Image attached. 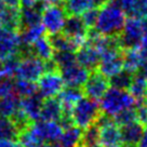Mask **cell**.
<instances>
[{"label": "cell", "mask_w": 147, "mask_h": 147, "mask_svg": "<svg viewBox=\"0 0 147 147\" xmlns=\"http://www.w3.org/2000/svg\"><path fill=\"white\" fill-rule=\"evenodd\" d=\"M125 18L127 12L120 5L119 0H108L98 7L96 21L92 29L105 36H118L123 27Z\"/></svg>", "instance_id": "obj_1"}, {"label": "cell", "mask_w": 147, "mask_h": 147, "mask_svg": "<svg viewBox=\"0 0 147 147\" xmlns=\"http://www.w3.org/2000/svg\"><path fill=\"white\" fill-rule=\"evenodd\" d=\"M98 104L103 115L114 118L122 110L135 108L138 102L128 90L110 86L104 95L100 98Z\"/></svg>", "instance_id": "obj_2"}, {"label": "cell", "mask_w": 147, "mask_h": 147, "mask_svg": "<svg viewBox=\"0 0 147 147\" xmlns=\"http://www.w3.org/2000/svg\"><path fill=\"white\" fill-rule=\"evenodd\" d=\"M101 114V108L97 101L83 95L71 108L69 118L71 123L84 130L96 123Z\"/></svg>", "instance_id": "obj_3"}, {"label": "cell", "mask_w": 147, "mask_h": 147, "mask_svg": "<svg viewBox=\"0 0 147 147\" xmlns=\"http://www.w3.org/2000/svg\"><path fill=\"white\" fill-rule=\"evenodd\" d=\"M46 71V62L29 52H23L20 55L15 76L18 78L36 82Z\"/></svg>", "instance_id": "obj_4"}, {"label": "cell", "mask_w": 147, "mask_h": 147, "mask_svg": "<svg viewBox=\"0 0 147 147\" xmlns=\"http://www.w3.org/2000/svg\"><path fill=\"white\" fill-rule=\"evenodd\" d=\"M96 69L108 79L123 70V49L120 43L102 52Z\"/></svg>", "instance_id": "obj_5"}, {"label": "cell", "mask_w": 147, "mask_h": 147, "mask_svg": "<svg viewBox=\"0 0 147 147\" xmlns=\"http://www.w3.org/2000/svg\"><path fill=\"white\" fill-rule=\"evenodd\" d=\"M101 147H122L124 145L120 125L113 118L103 116L96 122Z\"/></svg>", "instance_id": "obj_6"}, {"label": "cell", "mask_w": 147, "mask_h": 147, "mask_svg": "<svg viewBox=\"0 0 147 147\" xmlns=\"http://www.w3.org/2000/svg\"><path fill=\"white\" fill-rule=\"evenodd\" d=\"M144 22L145 20L131 14L129 18H125L123 27L118 35V40L122 49L140 46L144 30Z\"/></svg>", "instance_id": "obj_7"}, {"label": "cell", "mask_w": 147, "mask_h": 147, "mask_svg": "<svg viewBox=\"0 0 147 147\" xmlns=\"http://www.w3.org/2000/svg\"><path fill=\"white\" fill-rule=\"evenodd\" d=\"M67 13L61 5H49L41 10L40 23L49 36H54L63 32Z\"/></svg>", "instance_id": "obj_8"}, {"label": "cell", "mask_w": 147, "mask_h": 147, "mask_svg": "<svg viewBox=\"0 0 147 147\" xmlns=\"http://www.w3.org/2000/svg\"><path fill=\"white\" fill-rule=\"evenodd\" d=\"M21 54L22 43L18 30L0 27V59L3 61Z\"/></svg>", "instance_id": "obj_9"}, {"label": "cell", "mask_w": 147, "mask_h": 147, "mask_svg": "<svg viewBox=\"0 0 147 147\" xmlns=\"http://www.w3.org/2000/svg\"><path fill=\"white\" fill-rule=\"evenodd\" d=\"M38 93L43 98L55 97L65 87L64 80L61 76L59 69L46 70L37 80Z\"/></svg>", "instance_id": "obj_10"}, {"label": "cell", "mask_w": 147, "mask_h": 147, "mask_svg": "<svg viewBox=\"0 0 147 147\" xmlns=\"http://www.w3.org/2000/svg\"><path fill=\"white\" fill-rule=\"evenodd\" d=\"M109 87V79L102 75L97 69H94L89 75L87 81L81 88L84 96L100 101V98L104 95V93L108 90Z\"/></svg>", "instance_id": "obj_11"}, {"label": "cell", "mask_w": 147, "mask_h": 147, "mask_svg": "<svg viewBox=\"0 0 147 147\" xmlns=\"http://www.w3.org/2000/svg\"><path fill=\"white\" fill-rule=\"evenodd\" d=\"M89 32H90V29L84 25L80 16L67 15L62 32L69 37L79 48L82 46L83 43H86V41L88 40Z\"/></svg>", "instance_id": "obj_12"}, {"label": "cell", "mask_w": 147, "mask_h": 147, "mask_svg": "<svg viewBox=\"0 0 147 147\" xmlns=\"http://www.w3.org/2000/svg\"><path fill=\"white\" fill-rule=\"evenodd\" d=\"M59 71L64 80L65 86L75 88L82 87L90 75V70L79 64L77 61L63 68H60Z\"/></svg>", "instance_id": "obj_13"}, {"label": "cell", "mask_w": 147, "mask_h": 147, "mask_svg": "<svg viewBox=\"0 0 147 147\" xmlns=\"http://www.w3.org/2000/svg\"><path fill=\"white\" fill-rule=\"evenodd\" d=\"M32 127L43 143L59 142L63 132V125L59 121L37 120L32 122Z\"/></svg>", "instance_id": "obj_14"}, {"label": "cell", "mask_w": 147, "mask_h": 147, "mask_svg": "<svg viewBox=\"0 0 147 147\" xmlns=\"http://www.w3.org/2000/svg\"><path fill=\"white\" fill-rule=\"evenodd\" d=\"M75 55H76L77 62L87 69L94 70L97 68L101 55L96 50V48L89 40H87L86 43H83L82 46L75 52Z\"/></svg>", "instance_id": "obj_15"}, {"label": "cell", "mask_w": 147, "mask_h": 147, "mask_svg": "<svg viewBox=\"0 0 147 147\" xmlns=\"http://www.w3.org/2000/svg\"><path fill=\"white\" fill-rule=\"evenodd\" d=\"M43 100L45 98L38 92L29 95V96L21 97L20 107L30 122L37 121L40 118V111H41Z\"/></svg>", "instance_id": "obj_16"}, {"label": "cell", "mask_w": 147, "mask_h": 147, "mask_svg": "<svg viewBox=\"0 0 147 147\" xmlns=\"http://www.w3.org/2000/svg\"><path fill=\"white\" fill-rule=\"evenodd\" d=\"M65 113L63 107L61 105L60 101L55 97H49L43 100L40 111V118L39 120H47V121H59L64 118Z\"/></svg>", "instance_id": "obj_17"}, {"label": "cell", "mask_w": 147, "mask_h": 147, "mask_svg": "<svg viewBox=\"0 0 147 147\" xmlns=\"http://www.w3.org/2000/svg\"><path fill=\"white\" fill-rule=\"evenodd\" d=\"M59 101L61 105L64 109L65 115L69 117V113L73 108L75 104L83 96V92L81 88H75V87H66L63 88V90L57 94Z\"/></svg>", "instance_id": "obj_18"}, {"label": "cell", "mask_w": 147, "mask_h": 147, "mask_svg": "<svg viewBox=\"0 0 147 147\" xmlns=\"http://www.w3.org/2000/svg\"><path fill=\"white\" fill-rule=\"evenodd\" d=\"M27 51L45 62L52 60L53 54H54V48L51 43L50 37L46 36V35L38 38L36 41L28 48Z\"/></svg>", "instance_id": "obj_19"}, {"label": "cell", "mask_w": 147, "mask_h": 147, "mask_svg": "<svg viewBox=\"0 0 147 147\" xmlns=\"http://www.w3.org/2000/svg\"><path fill=\"white\" fill-rule=\"evenodd\" d=\"M18 32H20V38H21V43H22V52L27 50L38 38L46 35V30L41 23L21 28Z\"/></svg>", "instance_id": "obj_20"}, {"label": "cell", "mask_w": 147, "mask_h": 147, "mask_svg": "<svg viewBox=\"0 0 147 147\" xmlns=\"http://www.w3.org/2000/svg\"><path fill=\"white\" fill-rule=\"evenodd\" d=\"M144 125L141 124L138 120H134L132 122L120 125L122 141L124 145H136L138 141L141 138Z\"/></svg>", "instance_id": "obj_21"}, {"label": "cell", "mask_w": 147, "mask_h": 147, "mask_svg": "<svg viewBox=\"0 0 147 147\" xmlns=\"http://www.w3.org/2000/svg\"><path fill=\"white\" fill-rule=\"evenodd\" d=\"M82 129L70 123L63 128V132L60 138V144L63 147H78L81 141Z\"/></svg>", "instance_id": "obj_22"}, {"label": "cell", "mask_w": 147, "mask_h": 147, "mask_svg": "<svg viewBox=\"0 0 147 147\" xmlns=\"http://www.w3.org/2000/svg\"><path fill=\"white\" fill-rule=\"evenodd\" d=\"M128 91L135 97L138 103H142L143 97L147 92V76L142 73H135L132 76Z\"/></svg>", "instance_id": "obj_23"}, {"label": "cell", "mask_w": 147, "mask_h": 147, "mask_svg": "<svg viewBox=\"0 0 147 147\" xmlns=\"http://www.w3.org/2000/svg\"><path fill=\"white\" fill-rule=\"evenodd\" d=\"M41 8L39 5L35 7H22L20 10V24L21 27H27L30 25L40 23L41 20Z\"/></svg>", "instance_id": "obj_24"}, {"label": "cell", "mask_w": 147, "mask_h": 147, "mask_svg": "<svg viewBox=\"0 0 147 147\" xmlns=\"http://www.w3.org/2000/svg\"><path fill=\"white\" fill-rule=\"evenodd\" d=\"M16 140L21 143L23 147H40L41 144H43L41 138L34 131L32 123H29L18 131Z\"/></svg>", "instance_id": "obj_25"}, {"label": "cell", "mask_w": 147, "mask_h": 147, "mask_svg": "<svg viewBox=\"0 0 147 147\" xmlns=\"http://www.w3.org/2000/svg\"><path fill=\"white\" fill-rule=\"evenodd\" d=\"M20 100L14 93L0 97V117L11 118L20 108Z\"/></svg>", "instance_id": "obj_26"}, {"label": "cell", "mask_w": 147, "mask_h": 147, "mask_svg": "<svg viewBox=\"0 0 147 147\" xmlns=\"http://www.w3.org/2000/svg\"><path fill=\"white\" fill-rule=\"evenodd\" d=\"M0 27H7L20 30V8H8L5 7L0 16Z\"/></svg>", "instance_id": "obj_27"}, {"label": "cell", "mask_w": 147, "mask_h": 147, "mask_svg": "<svg viewBox=\"0 0 147 147\" xmlns=\"http://www.w3.org/2000/svg\"><path fill=\"white\" fill-rule=\"evenodd\" d=\"M93 7H96L94 3V0H66L64 9L67 15L80 16L81 14Z\"/></svg>", "instance_id": "obj_28"}, {"label": "cell", "mask_w": 147, "mask_h": 147, "mask_svg": "<svg viewBox=\"0 0 147 147\" xmlns=\"http://www.w3.org/2000/svg\"><path fill=\"white\" fill-rule=\"evenodd\" d=\"M50 40L52 46L54 48V51H69V52H76L79 49V47L75 42L64 35L63 32L50 36Z\"/></svg>", "instance_id": "obj_29"}, {"label": "cell", "mask_w": 147, "mask_h": 147, "mask_svg": "<svg viewBox=\"0 0 147 147\" xmlns=\"http://www.w3.org/2000/svg\"><path fill=\"white\" fill-rule=\"evenodd\" d=\"M38 92L36 82L25 80V79L18 78L13 82V93L16 94L18 97L29 96L32 94H35Z\"/></svg>", "instance_id": "obj_30"}, {"label": "cell", "mask_w": 147, "mask_h": 147, "mask_svg": "<svg viewBox=\"0 0 147 147\" xmlns=\"http://www.w3.org/2000/svg\"><path fill=\"white\" fill-rule=\"evenodd\" d=\"M78 147H101L96 123L84 129V131H82L81 141Z\"/></svg>", "instance_id": "obj_31"}, {"label": "cell", "mask_w": 147, "mask_h": 147, "mask_svg": "<svg viewBox=\"0 0 147 147\" xmlns=\"http://www.w3.org/2000/svg\"><path fill=\"white\" fill-rule=\"evenodd\" d=\"M18 129L10 118L0 117V138H13L18 136Z\"/></svg>", "instance_id": "obj_32"}, {"label": "cell", "mask_w": 147, "mask_h": 147, "mask_svg": "<svg viewBox=\"0 0 147 147\" xmlns=\"http://www.w3.org/2000/svg\"><path fill=\"white\" fill-rule=\"evenodd\" d=\"M132 74H130L127 70H121L120 73L117 75L113 76L109 78V84L111 87L118 88V89H123V90H128L129 86L132 80Z\"/></svg>", "instance_id": "obj_33"}, {"label": "cell", "mask_w": 147, "mask_h": 147, "mask_svg": "<svg viewBox=\"0 0 147 147\" xmlns=\"http://www.w3.org/2000/svg\"><path fill=\"white\" fill-rule=\"evenodd\" d=\"M13 77L0 74V97L13 93Z\"/></svg>", "instance_id": "obj_34"}, {"label": "cell", "mask_w": 147, "mask_h": 147, "mask_svg": "<svg viewBox=\"0 0 147 147\" xmlns=\"http://www.w3.org/2000/svg\"><path fill=\"white\" fill-rule=\"evenodd\" d=\"M97 12H98V8L97 7H93V8L89 9L88 11H86L84 13L80 15V18H81L82 22L84 23V25L90 30L94 27V24H95V21H96L97 18Z\"/></svg>", "instance_id": "obj_35"}, {"label": "cell", "mask_w": 147, "mask_h": 147, "mask_svg": "<svg viewBox=\"0 0 147 147\" xmlns=\"http://www.w3.org/2000/svg\"><path fill=\"white\" fill-rule=\"evenodd\" d=\"M129 14L135 15L142 20H147V0H138Z\"/></svg>", "instance_id": "obj_36"}, {"label": "cell", "mask_w": 147, "mask_h": 147, "mask_svg": "<svg viewBox=\"0 0 147 147\" xmlns=\"http://www.w3.org/2000/svg\"><path fill=\"white\" fill-rule=\"evenodd\" d=\"M136 120L143 125H146L147 124V108L143 105L142 103H138L136 107Z\"/></svg>", "instance_id": "obj_37"}, {"label": "cell", "mask_w": 147, "mask_h": 147, "mask_svg": "<svg viewBox=\"0 0 147 147\" xmlns=\"http://www.w3.org/2000/svg\"><path fill=\"white\" fill-rule=\"evenodd\" d=\"M0 147H23L18 141L13 138H0Z\"/></svg>", "instance_id": "obj_38"}, {"label": "cell", "mask_w": 147, "mask_h": 147, "mask_svg": "<svg viewBox=\"0 0 147 147\" xmlns=\"http://www.w3.org/2000/svg\"><path fill=\"white\" fill-rule=\"evenodd\" d=\"M143 50V49H142ZM138 73H142L147 76V50L142 51V57H141V64Z\"/></svg>", "instance_id": "obj_39"}, {"label": "cell", "mask_w": 147, "mask_h": 147, "mask_svg": "<svg viewBox=\"0 0 147 147\" xmlns=\"http://www.w3.org/2000/svg\"><path fill=\"white\" fill-rule=\"evenodd\" d=\"M136 147H147V124L144 125L142 131V134H141V138L136 143Z\"/></svg>", "instance_id": "obj_40"}, {"label": "cell", "mask_w": 147, "mask_h": 147, "mask_svg": "<svg viewBox=\"0 0 147 147\" xmlns=\"http://www.w3.org/2000/svg\"><path fill=\"white\" fill-rule=\"evenodd\" d=\"M138 0H119L120 5H122V8L125 10V12L129 13L130 10L133 8V5L136 3Z\"/></svg>", "instance_id": "obj_41"}, {"label": "cell", "mask_w": 147, "mask_h": 147, "mask_svg": "<svg viewBox=\"0 0 147 147\" xmlns=\"http://www.w3.org/2000/svg\"><path fill=\"white\" fill-rule=\"evenodd\" d=\"M5 7L8 8H16L18 9L21 5H20V0H0Z\"/></svg>", "instance_id": "obj_42"}, {"label": "cell", "mask_w": 147, "mask_h": 147, "mask_svg": "<svg viewBox=\"0 0 147 147\" xmlns=\"http://www.w3.org/2000/svg\"><path fill=\"white\" fill-rule=\"evenodd\" d=\"M20 5L22 7H35L38 5V0H20Z\"/></svg>", "instance_id": "obj_43"}, {"label": "cell", "mask_w": 147, "mask_h": 147, "mask_svg": "<svg viewBox=\"0 0 147 147\" xmlns=\"http://www.w3.org/2000/svg\"><path fill=\"white\" fill-rule=\"evenodd\" d=\"M40 147H63L61 144H57V143H43L41 144V146Z\"/></svg>", "instance_id": "obj_44"}, {"label": "cell", "mask_w": 147, "mask_h": 147, "mask_svg": "<svg viewBox=\"0 0 147 147\" xmlns=\"http://www.w3.org/2000/svg\"><path fill=\"white\" fill-rule=\"evenodd\" d=\"M108 0H94V3H95V5H96L97 8L98 7H101V5H103L104 3H106Z\"/></svg>", "instance_id": "obj_45"}, {"label": "cell", "mask_w": 147, "mask_h": 147, "mask_svg": "<svg viewBox=\"0 0 147 147\" xmlns=\"http://www.w3.org/2000/svg\"><path fill=\"white\" fill-rule=\"evenodd\" d=\"M142 104L145 107L147 108V92L145 93V95H144V97H143V101H142Z\"/></svg>", "instance_id": "obj_46"}, {"label": "cell", "mask_w": 147, "mask_h": 147, "mask_svg": "<svg viewBox=\"0 0 147 147\" xmlns=\"http://www.w3.org/2000/svg\"><path fill=\"white\" fill-rule=\"evenodd\" d=\"M5 5L0 1V16H1V14H2V11L5 10Z\"/></svg>", "instance_id": "obj_47"}, {"label": "cell", "mask_w": 147, "mask_h": 147, "mask_svg": "<svg viewBox=\"0 0 147 147\" xmlns=\"http://www.w3.org/2000/svg\"><path fill=\"white\" fill-rule=\"evenodd\" d=\"M122 147H136L135 145H124V146H122Z\"/></svg>", "instance_id": "obj_48"}, {"label": "cell", "mask_w": 147, "mask_h": 147, "mask_svg": "<svg viewBox=\"0 0 147 147\" xmlns=\"http://www.w3.org/2000/svg\"><path fill=\"white\" fill-rule=\"evenodd\" d=\"M1 66H2V60L0 59V69H1Z\"/></svg>", "instance_id": "obj_49"}, {"label": "cell", "mask_w": 147, "mask_h": 147, "mask_svg": "<svg viewBox=\"0 0 147 147\" xmlns=\"http://www.w3.org/2000/svg\"><path fill=\"white\" fill-rule=\"evenodd\" d=\"M63 1H66V0H63Z\"/></svg>", "instance_id": "obj_50"}]
</instances>
